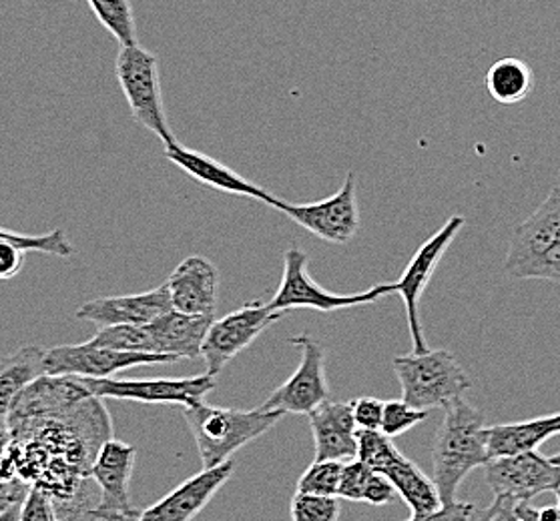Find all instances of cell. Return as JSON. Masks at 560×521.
I'll return each mask as SVG.
<instances>
[{
    "instance_id": "cell-1",
    "label": "cell",
    "mask_w": 560,
    "mask_h": 521,
    "mask_svg": "<svg viewBox=\"0 0 560 521\" xmlns=\"http://www.w3.org/2000/svg\"><path fill=\"white\" fill-rule=\"evenodd\" d=\"M7 427L11 448L0 463V485L21 499L37 487L59 504L93 482L98 451L113 439L105 403L77 377L37 379L14 403Z\"/></svg>"
},
{
    "instance_id": "cell-2",
    "label": "cell",
    "mask_w": 560,
    "mask_h": 521,
    "mask_svg": "<svg viewBox=\"0 0 560 521\" xmlns=\"http://www.w3.org/2000/svg\"><path fill=\"white\" fill-rule=\"evenodd\" d=\"M488 461L485 413L468 401H454L444 412L432 448V482L436 484L442 506L456 501L458 487L466 475L476 467H485Z\"/></svg>"
},
{
    "instance_id": "cell-3",
    "label": "cell",
    "mask_w": 560,
    "mask_h": 521,
    "mask_svg": "<svg viewBox=\"0 0 560 521\" xmlns=\"http://www.w3.org/2000/svg\"><path fill=\"white\" fill-rule=\"evenodd\" d=\"M283 415L285 413L266 412L261 407L249 412L211 407L206 401L183 407V417L196 439L203 470H213L232 461L235 451L268 434L273 425L280 424Z\"/></svg>"
},
{
    "instance_id": "cell-4",
    "label": "cell",
    "mask_w": 560,
    "mask_h": 521,
    "mask_svg": "<svg viewBox=\"0 0 560 521\" xmlns=\"http://www.w3.org/2000/svg\"><path fill=\"white\" fill-rule=\"evenodd\" d=\"M392 369L400 381L402 400L416 410H446L454 401L463 400L464 391L472 388L463 365L444 350L394 357Z\"/></svg>"
},
{
    "instance_id": "cell-5",
    "label": "cell",
    "mask_w": 560,
    "mask_h": 521,
    "mask_svg": "<svg viewBox=\"0 0 560 521\" xmlns=\"http://www.w3.org/2000/svg\"><path fill=\"white\" fill-rule=\"evenodd\" d=\"M115 74L135 121L159 137L163 146L177 143L165 113L158 55L139 45L121 47L115 61Z\"/></svg>"
},
{
    "instance_id": "cell-6",
    "label": "cell",
    "mask_w": 560,
    "mask_h": 521,
    "mask_svg": "<svg viewBox=\"0 0 560 521\" xmlns=\"http://www.w3.org/2000/svg\"><path fill=\"white\" fill-rule=\"evenodd\" d=\"M358 460L374 472L382 473L402 497L412 516H428L442 508L436 484L422 472L415 461L402 455L390 437L382 431L358 429Z\"/></svg>"
},
{
    "instance_id": "cell-7",
    "label": "cell",
    "mask_w": 560,
    "mask_h": 521,
    "mask_svg": "<svg viewBox=\"0 0 560 521\" xmlns=\"http://www.w3.org/2000/svg\"><path fill=\"white\" fill-rule=\"evenodd\" d=\"M307 261H310L307 254L300 247H290L285 251L280 287L268 304L271 311L285 316L290 309L307 307L322 313H329L338 309L374 304L392 293L390 283H380L376 287H370L368 292L350 293V295L326 292L307 273Z\"/></svg>"
},
{
    "instance_id": "cell-8",
    "label": "cell",
    "mask_w": 560,
    "mask_h": 521,
    "mask_svg": "<svg viewBox=\"0 0 560 521\" xmlns=\"http://www.w3.org/2000/svg\"><path fill=\"white\" fill-rule=\"evenodd\" d=\"M464 227H466V217L452 215L427 242H422L418 247L415 257L404 269L402 277L396 283H390L392 293H398L402 297L404 307H406V321L410 329V340L415 345L412 353L430 352L427 335L422 329V319H420V299L427 292L428 283L432 280L434 271L439 269L442 257L446 254L448 247Z\"/></svg>"
},
{
    "instance_id": "cell-9",
    "label": "cell",
    "mask_w": 560,
    "mask_h": 521,
    "mask_svg": "<svg viewBox=\"0 0 560 521\" xmlns=\"http://www.w3.org/2000/svg\"><path fill=\"white\" fill-rule=\"evenodd\" d=\"M290 343L302 353L300 365L292 377L269 395L261 410L310 415L329 401L326 352L324 345L307 333L295 335Z\"/></svg>"
},
{
    "instance_id": "cell-10",
    "label": "cell",
    "mask_w": 560,
    "mask_h": 521,
    "mask_svg": "<svg viewBox=\"0 0 560 521\" xmlns=\"http://www.w3.org/2000/svg\"><path fill=\"white\" fill-rule=\"evenodd\" d=\"M285 217L292 218L300 227L310 230L322 241L331 245H346L352 241L360 229V209L355 197V173L348 170L346 181L338 193L316 203H288L281 201L276 206Z\"/></svg>"
},
{
    "instance_id": "cell-11",
    "label": "cell",
    "mask_w": 560,
    "mask_h": 521,
    "mask_svg": "<svg viewBox=\"0 0 560 521\" xmlns=\"http://www.w3.org/2000/svg\"><path fill=\"white\" fill-rule=\"evenodd\" d=\"M281 317L283 313L271 311L268 304L252 301L213 321L201 350V359L206 362L209 376H220L225 365L245 352L269 325L280 321Z\"/></svg>"
},
{
    "instance_id": "cell-12",
    "label": "cell",
    "mask_w": 560,
    "mask_h": 521,
    "mask_svg": "<svg viewBox=\"0 0 560 521\" xmlns=\"http://www.w3.org/2000/svg\"><path fill=\"white\" fill-rule=\"evenodd\" d=\"M98 400L139 401V403H171L191 407L206 400V395L215 389V377H183V379H151V381H131V379H91L77 377Z\"/></svg>"
},
{
    "instance_id": "cell-13",
    "label": "cell",
    "mask_w": 560,
    "mask_h": 521,
    "mask_svg": "<svg viewBox=\"0 0 560 521\" xmlns=\"http://www.w3.org/2000/svg\"><path fill=\"white\" fill-rule=\"evenodd\" d=\"M179 359L155 353H125L97 347L91 341L79 345H59L45 353V376L49 377H103L115 376L131 367L143 365H171Z\"/></svg>"
},
{
    "instance_id": "cell-14",
    "label": "cell",
    "mask_w": 560,
    "mask_h": 521,
    "mask_svg": "<svg viewBox=\"0 0 560 521\" xmlns=\"http://www.w3.org/2000/svg\"><path fill=\"white\" fill-rule=\"evenodd\" d=\"M137 451L121 439H109L93 463L91 477L97 485L98 501L93 516L98 521H135L141 511L133 508L129 485L133 477Z\"/></svg>"
},
{
    "instance_id": "cell-15",
    "label": "cell",
    "mask_w": 560,
    "mask_h": 521,
    "mask_svg": "<svg viewBox=\"0 0 560 521\" xmlns=\"http://www.w3.org/2000/svg\"><path fill=\"white\" fill-rule=\"evenodd\" d=\"M485 479L494 496L530 501L533 497L555 492L560 485V467L538 451L511 458H497L485 465Z\"/></svg>"
},
{
    "instance_id": "cell-16",
    "label": "cell",
    "mask_w": 560,
    "mask_h": 521,
    "mask_svg": "<svg viewBox=\"0 0 560 521\" xmlns=\"http://www.w3.org/2000/svg\"><path fill=\"white\" fill-rule=\"evenodd\" d=\"M557 245H560V185L516 227L504 268L512 277L523 280L524 271Z\"/></svg>"
},
{
    "instance_id": "cell-17",
    "label": "cell",
    "mask_w": 560,
    "mask_h": 521,
    "mask_svg": "<svg viewBox=\"0 0 560 521\" xmlns=\"http://www.w3.org/2000/svg\"><path fill=\"white\" fill-rule=\"evenodd\" d=\"M171 309L167 285H159L151 292L119 295V297H98L86 301L74 311V319L89 321L98 329L115 325H151Z\"/></svg>"
},
{
    "instance_id": "cell-18",
    "label": "cell",
    "mask_w": 560,
    "mask_h": 521,
    "mask_svg": "<svg viewBox=\"0 0 560 521\" xmlns=\"http://www.w3.org/2000/svg\"><path fill=\"white\" fill-rule=\"evenodd\" d=\"M165 285L170 289L173 311L209 317L218 311L220 271L206 257L191 254L183 259Z\"/></svg>"
},
{
    "instance_id": "cell-19",
    "label": "cell",
    "mask_w": 560,
    "mask_h": 521,
    "mask_svg": "<svg viewBox=\"0 0 560 521\" xmlns=\"http://www.w3.org/2000/svg\"><path fill=\"white\" fill-rule=\"evenodd\" d=\"M235 463L228 461L220 467L203 470L187 482L177 485L171 494L158 504L141 511L135 521H191L197 518L209 501L215 497L223 484L232 477Z\"/></svg>"
},
{
    "instance_id": "cell-20",
    "label": "cell",
    "mask_w": 560,
    "mask_h": 521,
    "mask_svg": "<svg viewBox=\"0 0 560 521\" xmlns=\"http://www.w3.org/2000/svg\"><path fill=\"white\" fill-rule=\"evenodd\" d=\"M165 158L171 161L175 167H179L183 173H187L191 179L206 185L209 189H215L221 193L247 197V199L261 201L273 209L280 203V199L264 191L256 182L247 181L242 175L225 167L220 161H215L196 149H187L182 143H173V145L165 146Z\"/></svg>"
},
{
    "instance_id": "cell-21",
    "label": "cell",
    "mask_w": 560,
    "mask_h": 521,
    "mask_svg": "<svg viewBox=\"0 0 560 521\" xmlns=\"http://www.w3.org/2000/svg\"><path fill=\"white\" fill-rule=\"evenodd\" d=\"M307 417L316 443L314 461L358 460V425L353 422L352 401H326Z\"/></svg>"
},
{
    "instance_id": "cell-22",
    "label": "cell",
    "mask_w": 560,
    "mask_h": 521,
    "mask_svg": "<svg viewBox=\"0 0 560 521\" xmlns=\"http://www.w3.org/2000/svg\"><path fill=\"white\" fill-rule=\"evenodd\" d=\"M215 319L209 316H187L171 309L167 316L151 323L155 341V353L171 355L175 359H197L201 357L203 341Z\"/></svg>"
},
{
    "instance_id": "cell-23",
    "label": "cell",
    "mask_w": 560,
    "mask_h": 521,
    "mask_svg": "<svg viewBox=\"0 0 560 521\" xmlns=\"http://www.w3.org/2000/svg\"><path fill=\"white\" fill-rule=\"evenodd\" d=\"M71 257L74 245L62 229H52L43 235H26L0 227V281H11L25 268V253Z\"/></svg>"
},
{
    "instance_id": "cell-24",
    "label": "cell",
    "mask_w": 560,
    "mask_h": 521,
    "mask_svg": "<svg viewBox=\"0 0 560 521\" xmlns=\"http://www.w3.org/2000/svg\"><path fill=\"white\" fill-rule=\"evenodd\" d=\"M45 353L37 345H25L0 359V425L7 424L21 393L45 376Z\"/></svg>"
},
{
    "instance_id": "cell-25",
    "label": "cell",
    "mask_w": 560,
    "mask_h": 521,
    "mask_svg": "<svg viewBox=\"0 0 560 521\" xmlns=\"http://www.w3.org/2000/svg\"><path fill=\"white\" fill-rule=\"evenodd\" d=\"M557 436L552 415L487 427V448L490 460L511 458L528 451H536L548 437Z\"/></svg>"
},
{
    "instance_id": "cell-26",
    "label": "cell",
    "mask_w": 560,
    "mask_h": 521,
    "mask_svg": "<svg viewBox=\"0 0 560 521\" xmlns=\"http://www.w3.org/2000/svg\"><path fill=\"white\" fill-rule=\"evenodd\" d=\"M488 95L499 105L512 107L523 103L533 91V69L516 57L494 62L485 76Z\"/></svg>"
},
{
    "instance_id": "cell-27",
    "label": "cell",
    "mask_w": 560,
    "mask_h": 521,
    "mask_svg": "<svg viewBox=\"0 0 560 521\" xmlns=\"http://www.w3.org/2000/svg\"><path fill=\"white\" fill-rule=\"evenodd\" d=\"M396 496L394 485L382 475L374 472L364 461L353 460L343 465L340 492L338 497L348 501H362L370 506H386Z\"/></svg>"
},
{
    "instance_id": "cell-28",
    "label": "cell",
    "mask_w": 560,
    "mask_h": 521,
    "mask_svg": "<svg viewBox=\"0 0 560 521\" xmlns=\"http://www.w3.org/2000/svg\"><path fill=\"white\" fill-rule=\"evenodd\" d=\"M98 23L119 40L121 47L137 45V25L129 0H86Z\"/></svg>"
},
{
    "instance_id": "cell-29",
    "label": "cell",
    "mask_w": 560,
    "mask_h": 521,
    "mask_svg": "<svg viewBox=\"0 0 560 521\" xmlns=\"http://www.w3.org/2000/svg\"><path fill=\"white\" fill-rule=\"evenodd\" d=\"M89 341L97 347H107L115 352L155 353L151 325H115V328L98 329Z\"/></svg>"
},
{
    "instance_id": "cell-30",
    "label": "cell",
    "mask_w": 560,
    "mask_h": 521,
    "mask_svg": "<svg viewBox=\"0 0 560 521\" xmlns=\"http://www.w3.org/2000/svg\"><path fill=\"white\" fill-rule=\"evenodd\" d=\"M341 461H314L298 482L300 494H314V496L338 497L341 475H343Z\"/></svg>"
},
{
    "instance_id": "cell-31",
    "label": "cell",
    "mask_w": 560,
    "mask_h": 521,
    "mask_svg": "<svg viewBox=\"0 0 560 521\" xmlns=\"http://www.w3.org/2000/svg\"><path fill=\"white\" fill-rule=\"evenodd\" d=\"M292 521H338L340 501L338 497L295 494L292 499Z\"/></svg>"
},
{
    "instance_id": "cell-32",
    "label": "cell",
    "mask_w": 560,
    "mask_h": 521,
    "mask_svg": "<svg viewBox=\"0 0 560 521\" xmlns=\"http://www.w3.org/2000/svg\"><path fill=\"white\" fill-rule=\"evenodd\" d=\"M427 410H416L406 401H386L384 405V419H382V434L386 437L402 436L406 431L415 429L416 425L427 422Z\"/></svg>"
},
{
    "instance_id": "cell-33",
    "label": "cell",
    "mask_w": 560,
    "mask_h": 521,
    "mask_svg": "<svg viewBox=\"0 0 560 521\" xmlns=\"http://www.w3.org/2000/svg\"><path fill=\"white\" fill-rule=\"evenodd\" d=\"M21 521H59L52 496L43 489L31 487L21 508Z\"/></svg>"
},
{
    "instance_id": "cell-34",
    "label": "cell",
    "mask_w": 560,
    "mask_h": 521,
    "mask_svg": "<svg viewBox=\"0 0 560 521\" xmlns=\"http://www.w3.org/2000/svg\"><path fill=\"white\" fill-rule=\"evenodd\" d=\"M386 401L376 398H360L352 401L353 422L362 431H380L384 419Z\"/></svg>"
},
{
    "instance_id": "cell-35",
    "label": "cell",
    "mask_w": 560,
    "mask_h": 521,
    "mask_svg": "<svg viewBox=\"0 0 560 521\" xmlns=\"http://www.w3.org/2000/svg\"><path fill=\"white\" fill-rule=\"evenodd\" d=\"M523 280L559 281L560 283V245L536 259L530 268L524 271Z\"/></svg>"
},
{
    "instance_id": "cell-36",
    "label": "cell",
    "mask_w": 560,
    "mask_h": 521,
    "mask_svg": "<svg viewBox=\"0 0 560 521\" xmlns=\"http://www.w3.org/2000/svg\"><path fill=\"white\" fill-rule=\"evenodd\" d=\"M476 516V508L466 501H452L428 516H412L408 521H470Z\"/></svg>"
},
{
    "instance_id": "cell-37",
    "label": "cell",
    "mask_w": 560,
    "mask_h": 521,
    "mask_svg": "<svg viewBox=\"0 0 560 521\" xmlns=\"http://www.w3.org/2000/svg\"><path fill=\"white\" fill-rule=\"evenodd\" d=\"M480 521H521L516 516V499L509 496H497L485 511L478 513Z\"/></svg>"
},
{
    "instance_id": "cell-38",
    "label": "cell",
    "mask_w": 560,
    "mask_h": 521,
    "mask_svg": "<svg viewBox=\"0 0 560 521\" xmlns=\"http://www.w3.org/2000/svg\"><path fill=\"white\" fill-rule=\"evenodd\" d=\"M516 516L521 521H560L559 506L535 508L530 501H516Z\"/></svg>"
},
{
    "instance_id": "cell-39",
    "label": "cell",
    "mask_w": 560,
    "mask_h": 521,
    "mask_svg": "<svg viewBox=\"0 0 560 521\" xmlns=\"http://www.w3.org/2000/svg\"><path fill=\"white\" fill-rule=\"evenodd\" d=\"M23 501H25V499L14 496L11 489H7V487H2V485H0V511L9 508V506H13V504H23Z\"/></svg>"
},
{
    "instance_id": "cell-40",
    "label": "cell",
    "mask_w": 560,
    "mask_h": 521,
    "mask_svg": "<svg viewBox=\"0 0 560 521\" xmlns=\"http://www.w3.org/2000/svg\"><path fill=\"white\" fill-rule=\"evenodd\" d=\"M9 448H11V431H9L7 424H2L0 425V463L4 460Z\"/></svg>"
},
{
    "instance_id": "cell-41",
    "label": "cell",
    "mask_w": 560,
    "mask_h": 521,
    "mask_svg": "<svg viewBox=\"0 0 560 521\" xmlns=\"http://www.w3.org/2000/svg\"><path fill=\"white\" fill-rule=\"evenodd\" d=\"M21 508H23V504H13V506L2 509L0 521H21Z\"/></svg>"
},
{
    "instance_id": "cell-42",
    "label": "cell",
    "mask_w": 560,
    "mask_h": 521,
    "mask_svg": "<svg viewBox=\"0 0 560 521\" xmlns=\"http://www.w3.org/2000/svg\"><path fill=\"white\" fill-rule=\"evenodd\" d=\"M552 419H555V427H557V436L560 434V413H555L552 415Z\"/></svg>"
},
{
    "instance_id": "cell-43",
    "label": "cell",
    "mask_w": 560,
    "mask_h": 521,
    "mask_svg": "<svg viewBox=\"0 0 560 521\" xmlns=\"http://www.w3.org/2000/svg\"><path fill=\"white\" fill-rule=\"evenodd\" d=\"M555 496H557V506H559L560 509V485L555 489Z\"/></svg>"
},
{
    "instance_id": "cell-44",
    "label": "cell",
    "mask_w": 560,
    "mask_h": 521,
    "mask_svg": "<svg viewBox=\"0 0 560 521\" xmlns=\"http://www.w3.org/2000/svg\"><path fill=\"white\" fill-rule=\"evenodd\" d=\"M550 460H552V463H557L560 467V453H557V455H555V458H550Z\"/></svg>"
},
{
    "instance_id": "cell-45",
    "label": "cell",
    "mask_w": 560,
    "mask_h": 521,
    "mask_svg": "<svg viewBox=\"0 0 560 521\" xmlns=\"http://www.w3.org/2000/svg\"><path fill=\"white\" fill-rule=\"evenodd\" d=\"M470 521H480V518H478V513H476L475 518H472V520Z\"/></svg>"
},
{
    "instance_id": "cell-46",
    "label": "cell",
    "mask_w": 560,
    "mask_h": 521,
    "mask_svg": "<svg viewBox=\"0 0 560 521\" xmlns=\"http://www.w3.org/2000/svg\"><path fill=\"white\" fill-rule=\"evenodd\" d=\"M559 175H560V170H559Z\"/></svg>"
}]
</instances>
